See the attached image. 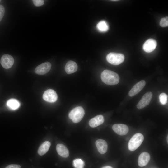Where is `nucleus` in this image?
Wrapping results in <instances>:
<instances>
[{
	"label": "nucleus",
	"instance_id": "nucleus-1",
	"mask_svg": "<svg viewBox=\"0 0 168 168\" xmlns=\"http://www.w3.org/2000/svg\"><path fill=\"white\" fill-rule=\"evenodd\" d=\"M101 78L102 82L108 85H115L119 81V77L118 74L109 70H105L102 72Z\"/></svg>",
	"mask_w": 168,
	"mask_h": 168
},
{
	"label": "nucleus",
	"instance_id": "nucleus-2",
	"mask_svg": "<svg viewBox=\"0 0 168 168\" xmlns=\"http://www.w3.org/2000/svg\"><path fill=\"white\" fill-rule=\"evenodd\" d=\"M142 134L138 133L135 134L130 140L128 144V149L134 151L141 145L144 140Z\"/></svg>",
	"mask_w": 168,
	"mask_h": 168
},
{
	"label": "nucleus",
	"instance_id": "nucleus-3",
	"mask_svg": "<svg viewBox=\"0 0 168 168\" xmlns=\"http://www.w3.org/2000/svg\"><path fill=\"white\" fill-rule=\"evenodd\" d=\"M85 114V111L82 107L77 106L73 109L69 113V117L74 123L79 122Z\"/></svg>",
	"mask_w": 168,
	"mask_h": 168
},
{
	"label": "nucleus",
	"instance_id": "nucleus-4",
	"mask_svg": "<svg viewBox=\"0 0 168 168\" xmlns=\"http://www.w3.org/2000/svg\"><path fill=\"white\" fill-rule=\"evenodd\" d=\"M106 58L107 61L111 64L117 65L124 61V56L120 53L111 52L107 55Z\"/></svg>",
	"mask_w": 168,
	"mask_h": 168
},
{
	"label": "nucleus",
	"instance_id": "nucleus-5",
	"mask_svg": "<svg viewBox=\"0 0 168 168\" xmlns=\"http://www.w3.org/2000/svg\"><path fill=\"white\" fill-rule=\"evenodd\" d=\"M152 96V92L150 91L146 93L138 103L137 108L141 109L147 106L150 103Z\"/></svg>",
	"mask_w": 168,
	"mask_h": 168
},
{
	"label": "nucleus",
	"instance_id": "nucleus-6",
	"mask_svg": "<svg viewBox=\"0 0 168 168\" xmlns=\"http://www.w3.org/2000/svg\"><path fill=\"white\" fill-rule=\"evenodd\" d=\"M43 97L45 101L53 103L56 101L58 98V96L55 91L52 89H49L44 92Z\"/></svg>",
	"mask_w": 168,
	"mask_h": 168
},
{
	"label": "nucleus",
	"instance_id": "nucleus-7",
	"mask_svg": "<svg viewBox=\"0 0 168 168\" xmlns=\"http://www.w3.org/2000/svg\"><path fill=\"white\" fill-rule=\"evenodd\" d=\"M0 63L3 68L7 69L12 66L14 63V59L11 55L8 54H5L1 57Z\"/></svg>",
	"mask_w": 168,
	"mask_h": 168
},
{
	"label": "nucleus",
	"instance_id": "nucleus-8",
	"mask_svg": "<svg viewBox=\"0 0 168 168\" xmlns=\"http://www.w3.org/2000/svg\"><path fill=\"white\" fill-rule=\"evenodd\" d=\"M51 64L50 63L46 62L37 66L35 68V73L38 75H42L46 74L50 70Z\"/></svg>",
	"mask_w": 168,
	"mask_h": 168
},
{
	"label": "nucleus",
	"instance_id": "nucleus-9",
	"mask_svg": "<svg viewBox=\"0 0 168 168\" xmlns=\"http://www.w3.org/2000/svg\"><path fill=\"white\" fill-rule=\"evenodd\" d=\"M113 130L118 134L122 136L126 134L129 131L127 125L123 124H116L112 127Z\"/></svg>",
	"mask_w": 168,
	"mask_h": 168
},
{
	"label": "nucleus",
	"instance_id": "nucleus-10",
	"mask_svg": "<svg viewBox=\"0 0 168 168\" xmlns=\"http://www.w3.org/2000/svg\"><path fill=\"white\" fill-rule=\"evenodd\" d=\"M157 44V42L155 40L152 39H148L144 44L143 49L146 52H151L154 50Z\"/></svg>",
	"mask_w": 168,
	"mask_h": 168
},
{
	"label": "nucleus",
	"instance_id": "nucleus-11",
	"mask_svg": "<svg viewBox=\"0 0 168 168\" xmlns=\"http://www.w3.org/2000/svg\"><path fill=\"white\" fill-rule=\"evenodd\" d=\"M146 82L144 80H141L136 83L130 90L128 95L132 97L138 93L144 87Z\"/></svg>",
	"mask_w": 168,
	"mask_h": 168
},
{
	"label": "nucleus",
	"instance_id": "nucleus-12",
	"mask_svg": "<svg viewBox=\"0 0 168 168\" xmlns=\"http://www.w3.org/2000/svg\"><path fill=\"white\" fill-rule=\"evenodd\" d=\"M150 159V155L149 153L144 152L139 156L138 159V165L140 167L146 166L148 163Z\"/></svg>",
	"mask_w": 168,
	"mask_h": 168
},
{
	"label": "nucleus",
	"instance_id": "nucleus-13",
	"mask_svg": "<svg viewBox=\"0 0 168 168\" xmlns=\"http://www.w3.org/2000/svg\"><path fill=\"white\" fill-rule=\"evenodd\" d=\"M95 144L100 153L104 154L106 152L108 145L105 141L102 139H99L96 141Z\"/></svg>",
	"mask_w": 168,
	"mask_h": 168
},
{
	"label": "nucleus",
	"instance_id": "nucleus-14",
	"mask_svg": "<svg viewBox=\"0 0 168 168\" xmlns=\"http://www.w3.org/2000/svg\"><path fill=\"white\" fill-rule=\"evenodd\" d=\"M104 121L103 116L99 115L91 119L89 121V124L91 127L95 128L102 124Z\"/></svg>",
	"mask_w": 168,
	"mask_h": 168
},
{
	"label": "nucleus",
	"instance_id": "nucleus-15",
	"mask_svg": "<svg viewBox=\"0 0 168 168\" xmlns=\"http://www.w3.org/2000/svg\"><path fill=\"white\" fill-rule=\"evenodd\" d=\"M77 65L75 62L69 61L66 64L65 69L67 74H70L75 72L77 70Z\"/></svg>",
	"mask_w": 168,
	"mask_h": 168
},
{
	"label": "nucleus",
	"instance_id": "nucleus-16",
	"mask_svg": "<svg viewBox=\"0 0 168 168\" xmlns=\"http://www.w3.org/2000/svg\"><path fill=\"white\" fill-rule=\"evenodd\" d=\"M58 153L61 156L67 158L69 156V151L65 145L62 144H58L56 146Z\"/></svg>",
	"mask_w": 168,
	"mask_h": 168
},
{
	"label": "nucleus",
	"instance_id": "nucleus-17",
	"mask_svg": "<svg viewBox=\"0 0 168 168\" xmlns=\"http://www.w3.org/2000/svg\"><path fill=\"white\" fill-rule=\"evenodd\" d=\"M50 145V142L48 141H46L43 142L38 148V153L39 155L42 156L45 154L49 150Z\"/></svg>",
	"mask_w": 168,
	"mask_h": 168
},
{
	"label": "nucleus",
	"instance_id": "nucleus-18",
	"mask_svg": "<svg viewBox=\"0 0 168 168\" xmlns=\"http://www.w3.org/2000/svg\"><path fill=\"white\" fill-rule=\"evenodd\" d=\"M8 106L12 110H15L18 108L20 104L18 100L15 99H11L7 102Z\"/></svg>",
	"mask_w": 168,
	"mask_h": 168
},
{
	"label": "nucleus",
	"instance_id": "nucleus-19",
	"mask_svg": "<svg viewBox=\"0 0 168 168\" xmlns=\"http://www.w3.org/2000/svg\"><path fill=\"white\" fill-rule=\"evenodd\" d=\"M96 27L97 29L101 32H106L109 28L108 24L104 20L99 22L97 25Z\"/></svg>",
	"mask_w": 168,
	"mask_h": 168
},
{
	"label": "nucleus",
	"instance_id": "nucleus-20",
	"mask_svg": "<svg viewBox=\"0 0 168 168\" xmlns=\"http://www.w3.org/2000/svg\"><path fill=\"white\" fill-rule=\"evenodd\" d=\"M73 165L75 168H84V163L82 159H77L73 160Z\"/></svg>",
	"mask_w": 168,
	"mask_h": 168
},
{
	"label": "nucleus",
	"instance_id": "nucleus-21",
	"mask_svg": "<svg viewBox=\"0 0 168 168\" xmlns=\"http://www.w3.org/2000/svg\"><path fill=\"white\" fill-rule=\"evenodd\" d=\"M168 95L164 93H161L159 96L160 103L162 105L166 104L168 102Z\"/></svg>",
	"mask_w": 168,
	"mask_h": 168
},
{
	"label": "nucleus",
	"instance_id": "nucleus-22",
	"mask_svg": "<svg viewBox=\"0 0 168 168\" xmlns=\"http://www.w3.org/2000/svg\"><path fill=\"white\" fill-rule=\"evenodd\" d=\"M160 25L162 27H166L168 26V17L166 16L161 19Z\"/></svg>",
	"mask_w": 168,
	"mask_h": 168
},
{
	"label": "nucleus",
	"instance_id": "nucleus-23",
	"mask_svg": "<svg viewBox=\"0 0 168 168\" xmlns=\"http://www.w3.org/2000/svg\"><path fill=\"white\" fill-rule=\"evenodd\" d=\"M34 5L37 7H39L44 5V1L43 0H33Z\"/></svg>",
	"mask_w": 168,
	"mask_h": 168
},
{
	"label": "nucleus",
	"instance_id": "nucleus-24",
	"mask_svg": "<svg viewBox=\"0 0 168 168\" xmlns=\"http://www.w3.org/2000/svg\"><path fill=\"white\" fill-rule=\"evenodd\" d=\"M5 12V10L4 6L2 5H0V21L3 17Z\"/></svg>",
	"mask_w": 168,
	"mask_h": 168
},
{
	"label": "nucleus",
	"instance_id": "nucleus-25",
	"mask_svg": "<svg viewBox=\"0 0 168 168\" xmlns=\"http://www.w3.org/2000/svg\"><path fill=\"white\" fill-rule=\"evenodd\" d=\"M5 168H21V166L19 165L11 164L7 166Z\"/></svg>",
	"mask_w": 168,
	"mask_h": 168
},
{
	"label": "nucleus",
	"instance_id": "nucleus-26",
	"mask_svg": "<svg viewBox=\"0 0 168 168\" xmlns=\"http://www.w3.org/2000/svg\"><path fill=\"white\" fill-rule=\"evenodd\" d=\"M102 168H113L112 167H111V166H105L103 167Z\"/></svg>",
	"mask_w": 168,
	"mask_h": 168
},
{
	"label": "nucleus",
	"instance_id": "nucleus-27",
	"mask_svg": "<svg viewBox=\"0 0 168 168\" xmlns=\"http://www.w3.org/2000/svg\"><path fill=\"white\" fill-rule=\"evenodd\" d=\"M168 136H167V138H166V140H167V142L168 143Z\"/></svg>",
	"mask_w": 168,
	"mask_h": 168
},
{
	"label": "nucleus",
	"instance_id": "nucleus-28",
	"mask_svg": "<svg viewBox=\"0 0 168 168\" xmlns=\"http://www.w3.org/2000/svg\"><path fill=\"white\" fill-rule=\"evenodd\" d=\"M1 2V0H0V3Z\"/></svg>",
	"mask_w": 168,
	"mask_h": 168
}]
</instances>
